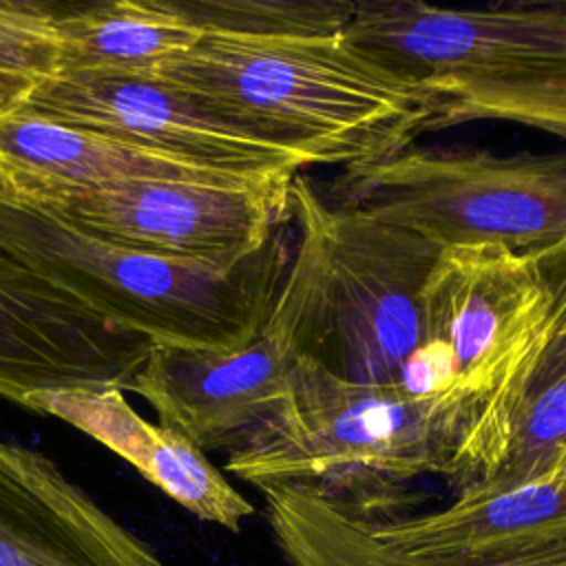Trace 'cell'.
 I'll return each mask as SVG.
<instances>
[{"label": "cell", "mask_w": 566, "mask_h": 566, "mask_svg": "<svg viewBox=\"0 0 566 566\" xmlns=\"http://www.w3.org/2000/svg\"><path fill=\"white\" fill-rule=\"evenodd\" d=\"M332 203L407 228L440 250L500 245L537 254L566 241V153L411 144L343 170Z\"/></svg>", "instance_id": "obj_4"}, {"label": "cell", "mask_w": 566, "mask_h": 566, "mask_svg": "<svg viewBox=\"0 0 566 566\" xmlns=\"http://www.w3.org/2000/svg\"><path fill=\"white\" fill-rule=\"evenodd\" d=\"M294 254L263 327L230 352L153 347L126 391L142 396L159 422L201 451L237 449L283 400L292 371L310 358L318 290L312 226L292 212Z\"/></svg>", "instance_id": "obj_7"}, {"label": "cell", "mask_w": 566, "mask_h": 566, "mask_svg": "<svg viewBox=\"0 0 566 566\" xmlns=\"http://www.w3.org/2000/svg\"><path fill=\"white\" fill-rule=\"evenodd\" d=\"M566 515V447L537 478L502 491H464L442 509L369 524L382 542L411 553H469L482 544Z\"/></svg>", "instance_id": "obj_16"}, {"label": "cell", "mask_w": 566, "mask_h": 566, "mask_svg": "<svg viewBox=\"0 0 566 566\" xmlns=\"http://www.w3.org/2000/svg\"><path fill=\"white\" fill-rule=\"evenodd\" d=\"M27 409L55 416L124 458L201 522L239 533L254 504L181 431L142 418L119 387L38 394Z\"/></svg>", "instance_id": "obj_13"}, {"label": "cell", "mask_w": 566, "mask_h": 566, "mask_svg": "<svg viewBox=\"0 0 566 566\" xmlns=\"http://www.w3.org/2000/svg\"><path fill=\"white\" fill-rule=\"evenodd\" d=\"M261 495L272 537L290 566H566V515L469 553H411L312 493L270 489Z\"/></svg>", "instance_id": "obj_14"}, {"label": "cell", "mask_w": 566, "mask_h": 566, "mask_svg": "<svg viewBox=\"0 0 566 566\" xmlns=\"http://www.w3.org/2000/svg\"><path fill=\"white\" fill-rule=\"evenodd\" d=\"M394 387L411 400H433L453 394L460 396L458 367L451 347L440 338L427 336L402 360Z\"/></svg>", "instance_id": "obj_21"}, {"label": "cell", "mask_w": 566, "mask_h": 566, "mask_svg": "<svg viewBox=\"0 0 566 566\" xmlns=\"http://www.w3.org/2000/svg\"><path fill=\"white\" fill-rule=\"evenodd\" d=\"M155 345L64 292L0 245V398L126 385Z\"/></svg>", "instance_id": "obj_9"}, {"label": "cell", "mask_w": 566, "mask_h": 566, "mask_svg": "<svg viewBox=\"0 0 566 566\" xmlns=\"http://www.w3.org/2000/svg\"><path fill=\"white\" fill-rule=\"evenodd\" d=\"M566 447V358L539 365L515 413L504 455L467 491H502L544 473ZM464 493V491H462Z\"/></svg>", "instance_id": "obj_18"}, {"label": "cell", "mask_w": 566, "mask_h": 566, "mask_svg": "<svg viewBox=\"0 0 566 566\" xmlns=\"http://www.w3.org/2000/svg\"><path fill=\"white\" fill-rule=\"evenodd\" d=\"M0 245L155 347L230 352L268 321L292 263L285 228L239 263L161 256L84 234L0 197Z\"/></svg>", "instance_id": "obj_3"}, {"label": "cell", "mask_w": 566, "mask_h": 566, "mask_svg": "<svg viewBox=\"0 0 566 566\" xmlns=\"http://www.w3.org/2000/svg\"><path fill=\"white\" fill-rule=\"evenodd\" d=\"M155 80L312 166L376 164L433 130V93L345 31H203Z\"/></svg>", "instance_id": "obj_1"}, {"label": "cell", "mask_w": 566, "mask_h": 566, "mask_svg": "<svg viewBox=\"0 0 566 566\" xmlns=\"http://www.w3.org/2000/svg\"><path fill=\"white\" fill-rule=\"evenodd\" d=\"M0 566H166L46 453L0 438Z\"/></svg>", "instance_id": "obj_11"}, {"label": "cell", "mask_w": 566, "mask_h": 566, "mask_svg": "<svg viewBox=\"0 0 566 566\" xmlns=\"http://www.w3.org/2000/svg\"><path fill=\"white\" fill-rule=\"evenodd\" d=\"M422 305L427 336L451 347L471 411L467 491L491 478L504 455L548 343L553 298L531 254L464 245L440 250Z\"/></svg>", "instance_id": "obj_5"}, {"label": "cell", "mask_w": 566, "mask_h": 566, "mask_svg": "<svg viewBox=\"0 0 566 566\" xmlns=\"http://www.w3.org/2000/svg\"><path fill=\"white\" fill-rule=\"evenodd\" d=\"M279 179V177H274ZM135 181L259 184L214 172L97 130L18 111L0 119V197L44 208Z\"/></svg>", "instance_id": "obj_12"}, {"label": "cell", "mask_w": 566, "mask_h": 566, "mask_svg": "<svg viewBox=\"0 0 566 566\" xmlns=\"http://www.w3.org/2000/svg\"><path fill=\"white\" fill-rule=\"evenodd\" d=\"M57 73L66 77L153 80L190 49L201 29L175 0H106L57 7Z\"/></svg>", "instance_id": "obj_15"}, {"label": "cell", "mask_w": 566, "mask_h": 566, "mask_svg": "<svg viewBox=\"0 0 566 566\" xmlns=\"http://www.w3.org/2000/svg\"><path fill=\"white\" fill-rule=\"evenodd\" d=\"M24 111L241 179L294 177L305 161L217 117L159 80L53 75Z\"/></svg>", "instance_id": "obj_10"}, {"label": "cell", "mask_w": 566, "mask_h": 566, "mask_svg": "<svg viewBox=\"0 0 566 566\" xmlns=\"http://www.w3.org/2000/svg\"><path fill=\"white\" fill-rule=\"evenodd\" d=\"M292 212L318 245V290L310 360L329 374L394 387L402 360L427 338L422 292L440 248L363 210L325 201L298 175Z\"/></svg>", "instance_id": "obj_6"}, {"label": "cell", "mask_w": 566, "mask_h": 566, "mask_svg": "<svg viewBox=\"0 0 566 566\" xmlns=\"http://www.w3.org/2000/svg\"><path fill=\"white\" fill-rule=\"evenodd\" d=\"M292 179L135 181L73 195L38 210L84 234L130 250L206 263H239L292 221Z\"/></svg>", "instance_id": "obj_8"}, {"label": "cell", "mask_w": 566, "mask_h": 566, "mask_svg": "<svg viewBox=\"0 0 566 566\" xmlns=\"http://www.w3.org/2000/svg\"><path fill=\"white\" fill-rule=\"evenodd\" d=\"M57 7L0 0V119L22 111L57 73Z\"/></svg>", "instance_id": "obj_19"}, {"label": "cell", "mask_w": 566, "mask_h": 566, "mask_svg": "<svg viewBox=\"0 0 566 566\" xmlns=\"http://www.w3.org/2000/svg\"><path fill=\"white\" fill-rule=\"evenodd\" d=\"M531 256L539 265L553 298L548 343L537 363V365H546V363L562 360L566 356V241Z\"/></svg>", "instance_id": "obj_22"}, {"label": "cell", "mask_w": 566, "mask_h": 566, "mask_svg": "<svg viewBox=\"0 0 566 566\" xmlns=\"http://www.w3.org/2000/svg\"><path fill=\"white\" fill-rule=\"evenodd\" d=\"M471 411L462 396L411 400L396 387L358 385L310 358L279 407L228 453L223 469L254 489H298L369 524L405 517L411 484H467Z\"/></svg>", "instance_id": "obj_2"}, {"label": "cell", "mask_w": 566, "mask_h": 566, "mask_svg": "<svg viewBox=\"0 0 566 566\" xmlns=\"http://www.w3.org/2000/svg\"><path fill=\"white\" fill-rule=\"evenodd\" d=\"M433 91V130L480 119L511 122L566 139V77L533 82L438 80Z\"/></svg>", "instance_id": "obj_17"}, {"label": "cell", "mask_w": 566, "mask_h": 566, "mask_svg": "<svg viewBox=\"0 0 566 566\" xmlns=\"http://www.w3.org/2000/svg\"><path fill=\"white\" fill-rule=\"evenodd\" d=\"M201 31L332 33L345 31L354 2L345 0H175Z\"/></svg>", "instance_id": "obj_20"}]
</instances>
